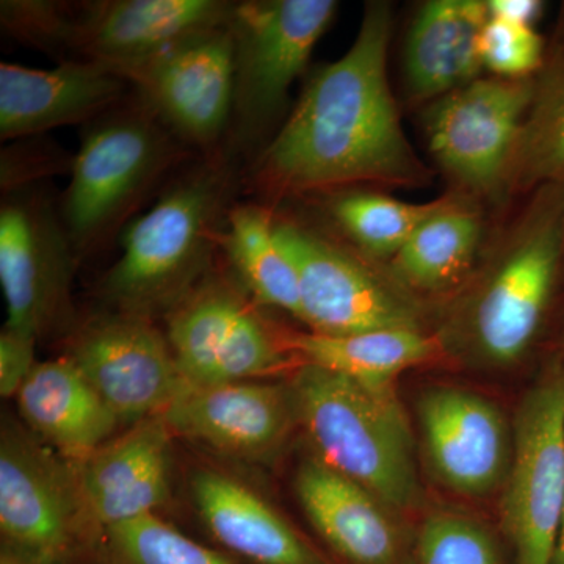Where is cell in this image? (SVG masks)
I'll use <instances>...</instances> for the list:
<instances>
[{
	"label": "cell",
	"instance_id": "6da1fadb",
	"mask_svg": "<svg viewBox=\"0 0 564 564\" xmlns=\"http://www.w3.org/2000/svg\"><path fill=\"white\" fill-rule=\"evenodd\" d=\"M392 29L389 3H367L350 50L311 76L259 159L256 177L269 196L430 184L433 173L404 133L389 85Z\"/></svg>",
	"mask_w": 564,
	"mask_h": 564
},
{
	"label": "cell",
	"instance_id": "7a4b0ae2",
	"mask_svg": "<svg viewBox=\"0 0 564 564\" xmlns=\"http://www.w3.org/2000/svg\"><path fill=\"white\" fill-rule=\"evenodd\" d=\"M563 252L564 185H547L486 242L445 336L489 366L521 361L547 314Z\"/></svg>",
	"mask_w": 564,
	"mask_h": 564
},
{
	"label": "cell",
	"instance_id": "3957f363",
	"mask_svg": "<svg viewBox=\"0 0 564 564\" xmlns=\"http://www.w3.org/2000/svg\"><path fill=\"white\" fill-rule=\"evenodd\" d=\"M232 185L225 162H204L129 223L121 258L104 280L107 299L120 313L148 318L170 313L206 278L231 210Z\"/></svg>",
	"mask_w": 564,
	"mask_h": 564
},
{
	"label": "cell",
	"instance_id": "277c9868",
	"mask_svg": "<svg viewBox=\"0 0 564 564\" xmlns=\"http://www.w3.org/2000/svg\"><path fill=\"white\" fill-rule=\"evenodd\" d=\"M291 391L296 423L318 462L392 511L421 502L414 436L395 389L372 391L343 375L300 364Z\"/></svg>",
	"mask_w": 564,
	"mask_h": 564
},
{
	"label": "cell",
	"instance_id": "5b68a950",
	"mask_svg": "<svg viewBox=\"0 0 564 564\" xmlns=\"http://www.w3.org/2000/svg\"><path fill=\"white\" fill-rule=\"evenodd\" d=\"M141 98L102 115L70 161L63 225L77 254L110 236L176 165L184 148Z\"/></svg>",
	"mask_w": 564,
	"mask_h": 564
},
{
	"label": "cell",
	"instance_id": "8992f818",
	"mask_svg": "<svg viewBox=\"0 0 564 564\" xmlns=\"http://www.w3.org/2000/svg\"><path fill=\"white\" fill-rule=\"evenodd\" d=\"M534 77H480L426 106L423 132L452 192L481 204L507 203L516 144L530 109Z\"/></svg>",
	"mask_w": 564,
	"mask_h": 564
},
{
	"label": "cell",
	"instance_id": "52a82bcc",
	"mask_svg": "<svg viewBox=\"0 0 564 564\" xmlns=\"http://www.w3.org/2000/svg\"><path fill=\"white\" fill-rule=\"evenodd\" d=\"M274 232L299 274L300 322L321 336L423 329L410 293L343 240L274 217Z\"/></svg>",
	"mask_w": 564,
	"mask_h": 564
},
{
	"label": "cell",
	"instance_id": "ba28073f",
	"mask_svg": "<svg viewBox=\"0 0 564 564\" xmlns=\"http://www.w3.org/2000/svg\"><path fill=\"white\" fill-rule=\"evenodd\" d=\"M502 488L500 524L516 564H552L564 507V359L519 404Z\"/></svg>",
	"mask_w": 564,
	"mask_h": 564
},
{
	"label": "cell",
	"instance_id": "9c48e42d",
	"mask_svg": "<svg viewBox=\"0 0 564 564\" xmlns=\"http://www.w3.org/2000/svg\"><path fill=\"white\" fill-rule=\"evenodd\" d=\"M73 462L28 429L3 422L0 532L3 549L40 564H63L87 529Z\"/></svg>",
	"mask_w": 564,
	"mask_h": 564
},
{
	"label": "cell",
	"instance_id": "30bf717a",
	"mask_svg": "<svg viewBox=\"0 0 564 564\" xmlns=\"http://www.w3.org/2000/svg\"><path fill=\"white\" fill-rule=\"evenodd\" d=\"M336 11L334 0H252L234 6V117L243 133H259L276 120Z\"/></svg>",
	"mask_w": 564,
	"mask_h": 564
},
{
	"label": "cell",
	"instance_id": "8fae6325",
	"mask_svg": "<svg viewBox=\"0 0 564 564\" xmlns=\"http://www.w3.org/2000/svg\"><path fill=\"white\" fill-rule=\"evenodd\" d=\"M166 339L191 384L263 380L295 356L231 284L204 280L169 313Z\"/></svg>",
	"mask_w": 564,
	"mask_h": 564
},
{
	"label": "cell",
	"instance_id": "7c38bea8",
	"mask_svg": "<svg viewBox=\"0 0 564 564\" xmlns=\"http://www.w3.org/2000/svg\"><path fill=\"white\" fill-rule=\"evenodd\" d=\"M74 250L65 225L43 199L18 196L0 210V285L6 328L46 336L69 313Z\"/></svg>",
	"mask_w": 564,
	"mask_h": 564
},
{
	"label": "cell",
	"instance_id": "4fadbf2b",
	"mask_svg": "<svg viewBox=\"0 0 564 564\" xmlns=\"http://www.w3.org/2000/svg\"><path fill=\"white\" fill-rule=\"evenodd\" d=\"M68 356L120 421L162 415L187 384L166 336L137 314L88 323Z\"/></svg>",
	"mask_w": 564,
	"mask_h": 564
},
{
	"label": "cell",
	"instance_id": "5bb4252c",
	"mask_svg": "<svg viewBox=\"0 0 564 564\" xmlns=\"http://www.w3.org/2000/svg\"><path fill=\"white\" fill-rule=\"evenodd\" d=\"M128 80L177 139L207 150L234 117L236 44L229 24L182 41Z\"/></svg>",
	"mask_w": 564,
	"mask_h": 564
},
{
	"label": "cell",
	"instance_id": "9a60e30c",
	"mask_svg": "<svg viewBox=\"0 0 564 564\" xmlns=\"http://www.w3.org/2000/svg\"><path fill=\"white\" fill-rule=\"evenodd\" d=\"M417 414L426 459L441 484L470 497L503 485L513 426L491 400L463 389H433L423 393Z\"/></svg>",
	"mask_w": 564,
	"mask_h": 564
},
{
	"label": "cell",
	"instance_id": "2e32d148",
	"mask_svg": "<svg viewBox=\"0 0 564 564\" xmlns=\"http://www.w3.org/2000/svg\"><path fill=\"white\" fill-rule=\"evenodd\" d=\"M162 419L173 434L251 462L276 454L296 423L291 386L262 380L187 383Z\"/></svg>",
	"mask_w": 564,
	"mask_h": 564
},
{
	"label": "cell",
	"instance_id": "e0dca14e",
	"mask_svg": "<svg viewBox=\"0 0 564 564\" xmlns=\"http://www.w3.org/2000/svg\"><path fill=\"white\" fill-rule=\"evenodd\" d=\"M172 436L162 415L144 419L73 463L85 516L96 532L165 507L172 496Z\"/></svg>",
	"mask_w": 564,
	"mask_h": 564
},
{
	"label": "cell",
	"instance_id": "ac0fdd59",
	"mask_svg": "<svg viewBox=\"0 0 564 564\" xmlns=\"http://www.w3.org/2000/svg\"><path fill=\"white\" fill-rule=\"evenodd\" d=\"M236 3L223 0H110L82 13L84 61L101 63L129 79L182 41L229 24Z\"/></svg>",
	"mask_w": 564,
	"mask_h": 564
},
{
	"label": "cell",
	"instance_id": "d6986e66",
	"mask_svg": "<svg viewBox=\"0 0 564 564\" xmlns=\"http://www.w3.org/2000/svg\"><path fill=\"white\" fill-rule=\"evenodd\" d=\"M128 79L98 62L68 61L52 69L0 65V137L25 139L98 120L121 102Z\"/></svg>",
	"mask_w": 564,
	"mask_h": 564
},
{
	"label": "cell",
	"instance_id": "ffe728a7",
	"mask_svg": "<svg viewBox=\"0 0 564 564\" xmlns=\"http://www.w3.org/2000/svg\"><path fill=\"white\" fill-rule=\"evenodd\" d=\"M295 491L323 541L348 564H404L406 543L392 510L317 458L300 466Z\"/></svg>",
	"mask_w": 564,
	"mask_h": 564
},
{
	"label": "cell",
	"instance_id": "44dd1931",
	"mask_svg": "<svg viewBox=\"0 0 564 564\" xmlns=\"http://www.w3.org/2000/svg\"><path fill=\"white\" fill-rule=\"evenodd\" d=\"M192 500L212 536L254 564H334L272 505L237 478L203 469L193 474Z\"/></svg>",
	"mask_w": 564,
	"mask_h": 564
},
{
	"label": "cell",
	"instance_id": "7402d4cb",
	"mask_svg": "<svg viewBox=\"0 0 564 564\" xmlns=\"http://www.w3.org/2000/svg\"><path fill=\"white\" fill-rule=\"evenodd\" d=\"M488 0H430L415 14L404 44V87L414 104H432L480 79V40Z\"/></svg>",
	"mask_w": 564,
	"mask_h": 564
},
{
	"label": "cell",
	"instance_id": "603a6c76",
	"mask_svg": "<svg viewBox=\"0 0 564 564\" xmlns=\"http://www.w3.org/2000/svg\"><path fill=\"white\" fill-rule=\"evenodd\" d=\"M17 400L28 429L73 463L109 443L120 423L69 356L36 364Z\"/></svg>",
	"mask_w": 564,
	"mask_h": 564
},
{
	"label": "cell",
	"instance_id": "cb8c5ba5",
	"mask_svg": "<svg viewBox=\"0 0 564 564\" xmlns=\"http://www.w3.org/2000/svg\"><path fill=\"white\" fill-rule=\"evenodd\" d=\"M481 204L448 192L433 214L386 263L393 281L408 293L441 295L473 278L486 242Z\"/></svg>",
	"mask_w": 564,
	"mask_h": 564
},
{
	"label": "cell",
	"instance_id": "d4e9b609",
	"mask_svg": "<svg viewBox=\"0 0 564 564\" xmlns=\"http://www.w3.org/2000/svg\"><path fill=\"white\" fill-rule=\"evenodd\" d=\"M285 343L300 364L343 375L372 391H392L400 375L433 361L444 350L440 336L425 329H377L350 336L289 334Z\"/></svg>",
	"mask_w": 564,
	"mask_h": 564
},
{
	"label": "cell",
	"instance_id": "484cf974",
	"mask_svg": "<svg viewBox=\"0 0 564 564\" xmlns=\"http://www.w3.org/2000/svg\"><path fill=\"white\" fill-rule=\"evenodd\" d=\"M318 199L344 242L383 265L447 203L448 193L422 204L404 203L373 188H347L325 193Z\"/></svg>",
	"mask_w": 564,
	"mask_h": 564
},
{
	"label": "cell",
	"instance_id": "4316f807",
	"mask_svg": "<svg viewBox=\"0 0 564 564\" xmlns=\"http://www.w3.org/2000/svg\"><path fill=\"white\" fill-rule=\"evenodd\" d=\"M221 247L258 302L300 318L299 274L274 232V215L242 204L229 210Z\"/></svg>",
	"mask_w": 564,
	"mask_h": 564
},
{
	"label": "cell",
	"instance_id": "83f0119b",
	"mask_svg": "<svg viewBox=\"0 0 564 564\" xmlns=\"http://www.w3.org/2000/svg\"><path fill=\"white\" fill-rule=\"evenodd\" d=\"M547 185H564V55L534 80L508 177L507 202Z\"/></svg>",
	"mask_w": 564,
	"mask_h": 564
},
{
	"label": "cell",
	"instance_id": "f1b7e54d",
	"mask_svg": "<svg viewBox=\"0 0 564 564\" xmlns=\"http://www.w3.org/2000/svg\"><path fill=\"white\" fill-rule=\"evenodd\" d=\"M102 564H236L228 555L196 543L158 514L98 532Z\"/></svg>",
	"mask_w": 564,
	"mask_h": 564
},
{
	"label": "cell",
	"instance_id": "f546056e",
	"mask_svg": "<svg viewBox=\"0 0 564 564\" xmlns=\"http://www.w3.org/2000/svg\"><path fill=\"white\" fill-rule=\"evenodd\" d=\"M417 564H502L484 525L456 513L430 514L415 543Z\"/></svg>",
	"mask_w": 564,
	"mask_h": 564
},
{
	"label": "cell",
	"instance_id": "4dcf8cb0",
	"mask_svg": "<svg viewBox=\"0 0 564 564\" xmlns=\"http://www.w3.org/2000/svg\"><path fill=\"white\" fill-rule=\"evenodd\" d=\"M2 29L29 46L43 51H77L82 22L80 13L68 6L43 0H3L0 3Z\"/></svg>",
	"mask_w": 564,
	"mask_h": 564
},
{
	"label": "cell",
	"instance_id": "1f68e13d",
	"mask_svg": "<svg viewBox=\"0 0 564 564\" xmlns=\"http://www.w3.org/2000/svg\"><path fill=\"white\" fill-rule=\"evenodd\" d=\"M484 68L507 79L534 77L544 66V43L533 25L489 17L480 40Z\"/></svg>",
	"mask_w": 564,
	"mask_h": 564
},
{
	"label": "cell",
	"instance_id": "d6a6232c",
	"mask_svg": "<svg viewBox=\"0 0 564 564\" xmlns=\"http://www.w3.org/2000/svg\"><path fill=\"white\" fill-rule=\"evenodd\" d=\"M35 337L3 328L0 334V395L17 397L35 369Z\"/></svg>",
	"mask_w": 564,
	"mask_h": 564
},
{
	"label": "cell",
	"instance_id": "836d02e7",
	"mask_svg": "<svg viewBox=\"0 0 564 564\" xmlns=\"http://www.w3.org/2000/svg\"><path fill=\"white\" fill-rule=\"evenodd\" d=\"M489 17L533 25L543 10L538 0H488Z\"/></svg>",
	"mask_w": 564,
	"mask_h": 564
},
{
	"label": "cell",
	"instance_id": "e575fe53",
	"mask_svg": "<svg viewBox=\"0 0 564 564\" xmlns=\"http://www.w3.org/2000/svg\"><path fill=\"white\" fill-rule=\"evenodd\" d=\"M0 564H40L31 562V560L24 558V556L14 554V552L2 549V555H0Z\"/></svg>",
	"mask_w": 564,
	"mask_h": 564
},
{
	"label": "cell",
	"instance_id": "d590c367",
	"mask_svg": "<svg viewBox=\"0 0 564 564\" xmlns=\"http://www.w3.org/2000/svg\"><path fill=\"white\" fill-rule=\"evenodd\" d=\"M552 564H564V507H563L562 529H560L558 543H556L554 562H552Z\"/></svg>",
	"mask_w": 564,
	"mask_h": 564
}]
</instances>
